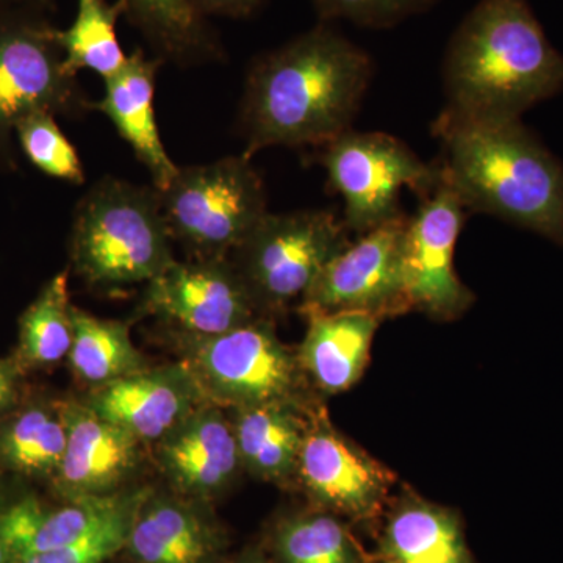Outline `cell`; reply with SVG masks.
Segmentation results:
<instances>
[{
	"label": "cell",
	"instance_id": "obj_5",
	"mask_svg": "<svg viewBox=\"0 0 563 563\" xmlns=\"http://www.w3.org/2000/svg\"><path fill=\"white\" fill-rule=\"evenodd\" d=\"M180 333L184 366L203 398L232 409L313 404L307 398L298 352L280 342L272 318L261 317L218 335Z\"/></svg>",
	"mask_w": 563,
	"mask_h": 563
},
{
	"label": "cell",
	"instance_id": "obj_26",
	"mask_svg": "<svg viewBox=\"0 0 563 563\" xmlns=\"http://www.w3.org/2000/svg\"><path fill=\"white\" fill-rule=\"evenodd\" d=\"M273 551L279 563H377L343 518L320 507L280 520L274 528Z\"/></svg>",
	"mask_w": 563,
	"mask_h": 563
},
{
	"label": "cell",
	"instance_id": "obj_24",
	"mask_svg": "<svg viewBox=\"0 0 563 563\" xmlns=\"http://www.w3.org/2000/svg\"><path fill=\"white\" fill-rule=\"evenodd\" d=\"M74 340V306L68 272L52 277L20 318L13 363L18 372L51 368L68 358Z\"/></svg>",
	"mask_w": 563,
	"mask_h": 563
},
{
	"label": "cell",
	"instance_id": "obj_8",
	"mask_svg": "<svg viewBox=\"0 0 563 563\" xmlns=\"http://www.w3.org/2000/svg\"><path fill=\"white\" fill-rule=\"evenodd\" d=\"M57 31L41 13H0V169L16 166V125L29 114L91 111L77 76L65 68Z\"/></svg>",
	"mask_w": 563,
	"mask_h": 563
},
{
	"label": "cell",
	"instance_id": "obj_2",
	"mask_svg": "<svg viewBox=\"0 0 563 563\" xmlns=\"http://www.w3.org/2000/svg\"><path fill=\"white\" fill-rule=\"evenodd\" d=\"M444 110L468 120H521L563 90V55L528 0H479L443 60Z\"/></svg>",
	"mask_w": 563,
	"mask_h": 563
},
{
	"label": "cell",
	"instance_id": "obj_16",
	"mask_svg": "<svg viewBox=\"0 0 563 563\" xmlns=\"http://www.w3.org/2000/svg\"><path fill=\"white\" fill-rule=\"evenodd\" d=\"M158 462L173 487L191 498L224 492L243 468L232 422L201 406L158 442Z\"/></svg>",
	"mask_w": 563,
	"mask_h": 563
},
{
	"label": "cell",
	"instance_id": "obj_14",
	"mask_svg": "<svg viewBox=\"0 0 563 563\" xmlns=\"http://www.w3.org/2000/svg\"><path fill=\"white\" fill-rule=\"evenodd\" d=\"M68 442L60 468L52 477L68 501L114 495L140 462V442L120 426L103 420L87 404H62Z\"/></svg>",
	"mask_w": 563,
	"mask_h": 563
},
{
	"label": "cell",
	"instance_id": "obj_6",
	"mask_svg": "<svg viewBox=\"0 0 563 563\" xmlns=\"http://www.w3.org/2000/svg\"><path fill=\"white\" fill-rule=\"evenodd\" d=\"M157 191L173 240L198 258L228 257L268 213L265 184L243 154L179 166Z\"/></svg>",
	"mask_w": 563,
	"mask_h": 563
},
{
	"label": "cell",
	"instance_id": "obj_37",
	"mask_svg": "<svg viewBox=\"0 0 563 563\" xmlns=\"http://www.w3.org/2000/svg\"><path fill=\"white\" fill-rule=\"evenodd\" d=\"M133 563H139V562H133Z\"/></svg>",
	"mask_w": 563,
	"mask_h": 563
},
{
	"label": "cell",
	"instance_id": "obj_22",
	"mask_svg": "<svg viewBox=\"0 0 563 563\" xmlns=\"http://www.w3.org/2000/svg\"><path fill=\"white\" fill-rule=\"evenodd\" d=\"M124 493L68 501L58 509L24 498L0 514V532L14 563L66 547L95 528L121 503Z\"/></svg>",
	"mask_w": 563,
	"mask_h": 563
},
{
	"label": "cell",
	"instance_id": "obj_12",
	"mask_svg": "<svg viewBox=\"0 0 563 563\" xmlns=\"http://www.w3.org/2000/svg\"><path fill=\"white\" fill-rule=\"evenodd\" d=\"M465 206L440 176L420 207L407 218L404 282L410 310L437 321H454L476 301L455 272V244L465 222Z\"/></svg>",
	"mask_w": 563,
	"mask_h": 563
},
{
	"label": "cell",
	"instance_id": "obj_15",
	"mask_svg": "<svg viewBox=\"0 0 563 563\" xmlns=\"http://www.w3.org/2000/svg\"><path fill=\"white\" fill-rule=\"evenodd\" d=\"M206 399L185 366L143 369L95 388L88 407L139 442H161Z\"/></svg>",
	"mask_w": 563,
	"mask_h": 563
},
{
	"label": "cell",
	"instance_id": "obj_30",
	"mask_svg": "<svg viewBox=\"0 0 563 563\" xmlns=\"http://www.w3.org/2000/svg\"><path fill=\"white\" fill-rule=\"evenodd\" d=\"M16 140L22 152L44 174L81 185L84 165L76 147L58 128L54 114L46 111L29 114L16 125Z\"/></svg>",
	"mask_w": 563,
	"mask_h": 563
},
{
	"label": "cell",
	"instance_id": "obj_17",
	"mask_svg": "<svg viewBox=\"0 0 563 563\" xmlns=\"http://www.w3.org/2000/svg\"><path fill=\"white\" fill-rule=\"evenodd\" d=\"M162 65L163 60L155 55L147 57L143 49L133 51L120 73L103 80L102 98L91 101V111H101L109 118L121 139L150 172L152 185L157 190L168 187L179 172L163 144L155 120V84Z\"/></svg>",
	"mask_w": 563,
	"mask_h": 563
},
{
	"label": "cell",
	"instance_id": "obj_23",
	"mask_svg": "<svg viewBox=\"0 0 563 563\" xmlns=\"http://www.w3.org/2000/svg\"><path fill=\"white\" fill-rule=\"evenodd\" d=\"M155 57L180 66L222 62L220 36L192 0H118Z\"/></svg>",
	"mask_w": 563,
	"mask_h": 563
},
{
	"label": "cell",
	"instance_id": "obj_33",
	"mask_svg": "<svg viewBox=\"0 0 563 563\" xmlns=\"http://www.w3.org/2000/svg\"><path fill=\"white\" fill-rule=\"evenodd\" d=\"M20 374L13 362L0 361V413L10 409L16 399V377Z\"/></svg>",
	"mask_w": 563,
	"mask_h": 563
},
{
	"label": "cell",
	"instance_id": "obj_7",
	"mask_svg": "<svg viewBox=\"0 0 563 563\" xmlns=\"http://www.w3.org/2000/svg\"><path fill=\"white\" fill-rule=\"evenodd\" d=\"M347 232L325 210L268 211L232 251L233 266L258 313L273 318L301 302L322 268L351 243Z\"/></svg>",
	"mask_w": 563,
	"mask_h": 563
},
{
	"label": "cell",
	"instance_id": "obj_25",
	"mask_svg": "<svg viewBox=\"0 0 563 563\" xmlns=\"http://www.w3.org/2000/svg\"><path fill=\"white\" fill-rule=\"evenodd\" d=\"M68 361L81 383L95 388L147 368L125 322L102 320L77 307Z\"/></svg>",
	"mask_w": 563,
	"mask_h": 563
},
{
	"label": "cell",
	"instance_id": "obj_9",
	"mask_svg": "<svg viewBox=\"0 0 563 563\" xmlns=\"http://www.w3.org/2000/svg\"><path fill=\"white\" fill-rule=\"evenodd\" d=\"M329 185L344 201L347 231L365 233L402 214L404 188L418 196L432 190L439 168L426 165L401 140L388 133L347 131L321 146Z\"/></svg>",
	"mask_w": 563,
	"mask_h": 563
},
{
	"label": "cell",
	"instance_id": "obj_27",
	"mask_svg": "<svg viewBox=\"0 0 563 563\" xmlns=\"http://www.w3.org/2000/svg\"><path fill=\"white\" fill-rule=\"evenodd\" d=\"M68 442L60 407L31 406L0 426V466L31 477H54Z\"/></svg>",
	"mask_w": 563,
	"mask_h": 563
},
{
	"label": "cell",
	"instance_id": "obj_11",
	"mask_svg": "<svg viewBox=\"0 0 563 563\" xmlns=\"http://www.w3.org/2000/svg\"><path fill=\"white\" fill-rule=\"evenodd\" d=\"M296 481L314 507L354 523L379 520L391 499L396 476L314 406L299 454Z\"/></svg>",
	"mask_w": 563,
	"mask_h": 563
},
{
	"label": "cell",
	"instance_id": "obj_38",
	"mask_svg": "<svg viewBox=\"0 0 563 563\" xmlns=\"http://www.w3.org/2000/svg\"><path fill=\"white\" fill-rule=\"evenodd\" d=\"M377 563H379V562H377Z\"/></svg>",
	"mask_w": 563,
	"mask_h": 563
},
{
	"label": "cell",
	"instance_id": "obj_28",
	"mask_svg": "<svg viewBox=\"0 0 563 563\" xmlns=\"http://www.w3.org/2000/svg\"><path fill=\"white\" fill-rule=\"evenodd\" d=\"M124 16L121 3L114 0H77V13L73 24L57 31L58 44L65 57V68L73 76L80 70L92 73L109 80L120 73L128 55L118 40L117 25Z\"/></svg>",
	"mask_w": 563,
	"mask_h": 563
},
{
	"label": "cell",
	"instance_id": "obj_4",
	"mask_svg": "<svg viewBox=\"0 0 563 563\" xmlns=\"http://www.w3.org/2000/svg\"><path fill=\"white\" fill-rule=\"evenodd\" d=\"M157 188L103 177L77 203L70 229L74 272L91 287L147 284L174 262Z\"/></svg>",
	"mask_w": 563,
	"mask_h": 563
},
{
	"label": "cell",
	"instance_id": "obj_18",
	"mask_svg": "<svg viewBox=\"0 0 563 563\" xmlns=\"http://www.w3.org/2000/svg\"><path fill=\"white\" fill-rule=\"evenodd\" d=\"M380 520L379 563H476L461 514L412 488L391 498Z\"/></svg>",
	"mask_w": 563,
	"mask_h": 563
},
{
	"label": "cell",
	"instance_id": "obj_34",
	"mask_svg": "<svg viewBox=\"0 0 563 563\" xmlns=\"http://www.w3.org/2000/svg\"><path fill=\"white\" fill-rule=\"evenodd\" d=\"M54 0H0V13H44Z\"/></svg>",
	"mask_w": 563,
	"mask_h": 563
},
{
	"label": "cell",
	"instance_id": "obj_3",
	"mask_svg": "<svg viewBox=\"0 0 563 563\" xmlns=\"http://www.w3.org/2000/svg\"><path fill=\"white\" fill-rule=\"evenodd\" d=\"M433 135L443 147L440 176L466 210L563 247V163L521 120H468L443 110Z\"/></svg>",
	"mask_w": 563,
	"mask_h": 563
},
{
	"label": "cell",
	"instance_id": "obj_31",
	"mask_svg": "<svg viewBox=\"0 0 563 563\" xmlns=\"http://www.w3.org/2000/svg\"><path fill=\"white\" fill-rule=\"evenodd\" d=\"M320 22L350 21L357 27L385 31L420 16L439 0H312Z\"/></svg>",
	"mask_w": 563,
	"mask_h": 563
},
{
	"label": "cell",
	"instance_id": "obj_13",
	"mask_svg": "<svg viewBox=\"0 0 563 563\" xmlns=\"http://www.w3.org/2000/svg\"><path fill=\"white\" fill-rule=\"evenodd\" d=\"M143 310L190 335H218L262 317L228 257L174 262L147 282Z\"/></svg>",
	"mask_w": 563,
	"mask_h": 563
},
{
	"label": "cell",
	"instance_id": "obj_29",
	"mask_svg": "<svg viewBox=\"0 0 563 563\" xmlns=\"http://www.w3.org/2000/svg\"><path fill=\"white\" fill-rule=\"evenodd\" d=\"M151 492L125 493L121 503L95 528L66 547L32 555L20 563H106L128 547L136 510Z\"/></svg>",
	"mask_w": 563,
	"mask_h": 563
},
{
	"label": "cell",
	"instance_id": "obj_21",
	"mask_svg": "<svg viewBox=\"0 0 563 563\" xmlns=\"http://www.w3.org/2000/svg\"><path fill=\"white\" fill-rule=\"evenodd\" d=\"M314 404H263L233 409L232 428L244 470L274 484L296 481Z\"/></svg>",
	"mask_w": 563,
	"mask_h": 563
},
{
	"label": "cell",
	"instance_id": "obj_1",
	"mask_svg": "<svg viewBox=\"0 0 563 563\" xmlns=\"http://www.w3.org/2000/svg\"><path fill=\"white\" fill-rule=\"evenodd\" d=\"M373 76L372 55L329 22L255 58L240 107L244 157L321 147L351 131Z\"/></svg>",
	"mask_w": 563,
	"mask_h": 563
},
{
	"label": "cell",
	"instance_id": "obj_32",
	"mask_svg": "<svg viewBox=\"0 0 563 563\" xmlns=\"http://www.w3.org/2000/svg\"><path fill=\"white\" fill-rule=\"evenodd\" d=\"M268 0H192L203 16L232 18L244 20L257 13Z\"/></svg>",
	"mask_w": 563,
	"mask_h": 563
},
{
	"label": "cell",
	"instance_id": "obj_20",
	"mask_svg": "<svg viewBox=\"0 0 563 563\" xmlns=\"http://www.w3.org/2000/svg\"><path fill=\"white\" fill-rule=\"evenodd\" d=\"M125 550L139 563H214L222 539L190 504L150 493L133 518Z\"/></svg>",
	"mask_w": 563,
	"mask_h": 563
},
{
	"label": "cell",
	"instance_id": "obj_35",
	"mask_svg": "<svg viewBox=\"0 0 563 563\" xmlns=\"http://www.w3.org/2000/svg\"><path fill=\"white\" fill-rule=\"evenodd\" d=\"M0 563H14L9 547H7L5 540H3L2 532H0Z\"/></svg>",
	"mask_w": 563,
	"mask_h": 563
},
{
	"label": "cell",
	"instance_id": "obj_19",
	"mask_svg": "<svg viewBox=\"0 0 563 563\" xmlns=\"http://www.w3.org/2000/svg\"><path fill=\"white\" fill-rule=\"evenodd\" d=\"M307 321L309 328L298 351L307 380L322 395L351 390L368 366L379 318L339 312L313 314Z\"/></svg>",
	"mask_w": 563,
	"mask_h": 563
},
{
	"label": "cell",
	"instance_id": "obj_10",
	"mask_svg": "<svg viewBox=\"0 0 563 563\" xmlns=\"http://www.w3.org/2000/svg\"><path fill=\"white\" fill-rule=\"evenodd\" d=\"M406 214L362 233L322 268L299 302L303 317L358 312L379 318L412 312L404 282Z\"/></svg>",
	"mask_w": 563,
	"mask_h": 563
},
{
	"label": "cell",
	"instance_id": "obj_36",
	"mask_svg": "<svg viewBox=\"0 0 563 563\" xmlns=\"http://www.w3.org/2000/svg\"><path fill=\"white\" fill-rule=\"evenodd\" d=\"M232 563H269V562L265 561V559L261 558V555L250 554V555H244V558L239 559V561H235Z\"/></svg>",
	"mask_w": 563,
	"mask_h": 563
}]
</instances>
